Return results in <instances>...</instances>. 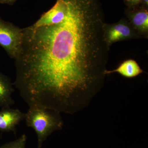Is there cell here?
Wrapping results in <instances>:
<instances>
[{
    "mask_svg": "<svg viewBox=\"0 0 148 148\" xmlns=\"http://www.w3.org/2000/svg\"><path fill=\"white\" fill-rule=\"evenodd\" d=\"M17 0H0V3L12 5Z\"/></svg>",
    "mask_w": 148,
    "mask_h": 148,
    "instance_id": "8fae6325",
    "label": "cell"
},
{
    "mask_svg": "<svg viewBox=\"0 0 148 148\" xmlns=\"http://www.w3.org/2000/svg\"><path fill=\"white\" fill-rule=\"evenodd\" d=\"M124 13L130 24L140 38L148 36V10L139 6L135 8L126 7Z\"/></svg>",
    "mask_w": 148,
    "mask_h": 148,
    "instance_id": "5b68a950",
    "label": "cell"
},
{
    "mask_svg": "<svg viewBox=\"0 0 148 148\" xmlns=\"http://www.w3.org/2000/svg\"><path fill=\"white\" fill-rule=\"evenodd\" d=\"M104 30L105 40L110 47L117 42L141 38L126 18L114 24L106 23Z\"/></svg>",
    "mask_w": 148,
    "mask_h": 148,
    "instance_id": "277c9868",
    "label": "cell"
},
{
    "mask_svg": "<svg viewBox=\"0 0 148 148\" xmlns=\"http://www.w3.org/2000/svg\"><path fill=\"white\" fill-rule=\"evenodd\" d=\"M24 30L0 17V46L10 57L15 59L23 43Z\"/></svg>",
    "mask_w": 148,
    "mask_h": 148,
    "instance_id": "3957f363",
    "label": "cell"
},
{
    "mask_svg": "<svg viewBox=\"0 0 148 148\" xmlns=\"http://www.w3.org/2000/svg\"><path fill=\"white\" fill-rule=\"evenodd\" d=\"M27 127H32L36 133L38 140L37 148H41L43 143L53 132L60 130L63 121L60 113L53 110L32 106L25 113Z\"/></svg>",
    "mask_w": 148,
    "mask_h": 148,
    "instance_id": "7a4b0ae2",
    "label": "cell"
},
{
    "mask_svg": "<svg viewBox=\"0 0 148 148\" xmlns=\"http://www.w3.org/2000/svg\"><path fill=\"white\" fill-rule=\"evenodd\" d=\"M61 16L23 29L14 85L29 107L73 114L101 90L110 47L100 0H59Z\"/></svg>",
    "mask_w": 148,
    "mask_h": 148,
    "instance_id": "6da1fadb",
    "label": "cell"
},
{
    "mask_svg": "<svg viewBox=\"0 0 148 148\" xmlns=\"http://www.w3.org/2000/svg\"><path fill=\"white\" fill-rule=\"evenodd\" d=\"M143 71L135 60L130 59L123 61L116 69L112 71L106 70L105 74L107 75L117 73L125 77L131 78L138 76L143 73Z\"/></svg>",
    "mask_w": 148,
    "mask_h": 148,
    "instance_id": "ba28073f",
    "label": "cell"
},
{
    "mask_svg": "<svg viewBox=\"0 0 148 148\" xmlns=\"http://www.w3.org/2000/svg\"><path fill=\"white\" fill-rule=\"evenodd\" d=\"M25 113L18 109L3 107L0 111V131L1 132L12 131L16 133V126L25 119Z\"/></svg>",
    "mask_w": 148,
    "mask_h": 148,
    "instance_id": "8992f818",
    "label": "cell"
},
{
    "mask_svg": "<svg viewBox=\"0 0 148 148\" xmlns=\"http://www.w3.org/2000/svg\"><path fill=\"white\" fill-rule=\"evenodd\" d=\"M27 139L26 135L23 134L17 140L0 146V148H25Z\"/></svg>",
    "mask_w": 148,
    "mask_h": 148,
    "instance_id": "9c48e42d",
    "label": "cell"
},
{
    "mask_svg": "<svg viewBox=\"0 0 148 148\" xmlns=\"http://www.w3.org/2000/svg\"><path fill=\"white\" fill-rule=\"evenodd\" d=\"M142 0H123L125 4L128 8L138 7L140 5Z\"/></svg>",
    "mask_w": 148,
    "mask_h": 148,
    "instance_id": "30bf717a",
    "label": "cell"
},
{
    "mask_svg": "<svg viewBox=\"0 0 148 148\" xmlns=\"http://www.w3.org/2000/svg\"><path fill=\"white\" fill-rule=\"evenodd\" d=\"M140 6L148 10V0H142Z\"/></svg>",
    "mask_w": 148,
    "mask_h": 148,
    "instance_id": "7c38bea8",
    "label": "cell"
},
{
    "mask_svg": "<svg viewBox=\"0 0 148 148\" xmlns=\"http://www.w3.org/2000/svg\"><path fill=\"white\" fill-rule=\"evenodd\" d=\"M13 85L10 79L0 72V107H11L15 104L12 98Z\"/></svg>",
    "mask_w": 148,
    "mask_h": 148,
    "instance_id": "52a82bcc",
    "label": "cell"
}]
</instances>
